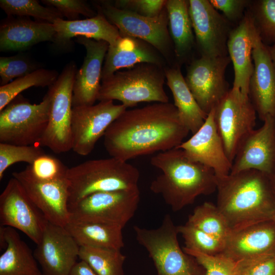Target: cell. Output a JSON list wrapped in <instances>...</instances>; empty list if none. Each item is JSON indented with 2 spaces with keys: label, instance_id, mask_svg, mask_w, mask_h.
Returning a JSON list of instances; mask_svg holds the SVG:
<instances>
[{
  "label": "cell",
  "instance_id": "6da1fadb",
  "mask_svg": "<svg viewBox=\"0 0 275 275\" xmlns=\"http://www.w3.org/2000/svg\"><path fill=\"white\" fill-rule=\"evenodd\" d=\"M189 132L174 104L155 102L125 110L107 128L103 144L111 157L127 161L176 148Z\"/></svg>",
  "mask_w": 275,
  "mask_h": 275
},
{
  "label": "cell",
  "instance_id": "7a4b0ae2",
  "mask_svg": "<svg viewBox=\"0 0 275 275\" xmlns=\"http://www.w3.org/2000/svg\"><path fill=\"white\" fill-rule=\"evenodd\" d=\"M216 190V206L230 230L274 219L275 194L268 174L256 170L230 173L217 178Z\"/></svg>",
  "mask_w": 275,
  "mask_h": 275
},
{
  "label": "cell",
  "instance_id": "3957f363",
  "mask_svg": "<svg viewBox=\"0 0 275 275\" xmlns=\"http://www.w3.org/2000/svg\"><path fill=\"white\" fill-rule=\"evenodd\" d=\"M161 173L151 183L150 189L160 195L174 211L192 204L201 195L217 189V178L210 168L189 159L180 148L160 152L150 160Z\"/></svg>",
  "mask_w": 275,
  "mask_h": 275
},
{
  "label": "cell",
  "instance_id": "277c9868",
  "mask_svg": "<svg viewBox=\"0 0 275 275\" xmlns=\"http://www.w3.org/2000/svg\"><path fill=\"white\" fill-rule=\"evenodd\" d=\"M140 173L127 161L110 157L88 160L68 168V205L95 193L139 188Z\"/></svg>",
  "mask_w": 275,
  "mask_h": 275
},
{
  "label": "cell",
  "instance_id": "5b68a950",
  "mask_svg": "<svg viewBox=\"0 0 275 275\" xmlns=\"http://www.w3.org/2000/svg\"><path fill=\"white\" fill-rule=\"evenodd\" d=\"M164 68L144 63L118 71L101 81L97 100H117L127 108L143 102H169Z\"/></svg>",
  "mask_w": 275,
  "mask_h": 275
},
{
  "label": "cell",
  "instance_id": "8992f818",
  "mask_svg": "<svg viewBox=\"0 0 275 275\" xmlns=\"http://www.w3.org/2000/svg\"><path fill=\"white\" fill-rule=\"evenodd\" d=\"M133 230L136 241L152 260L157 275H204L196 260L181 249L177 226L170 215L166 214L157 228L134 226Z\"/></svg>",
  "mask_w": 275,
  "mask_h": 275
},
{
  "label": "cell",
  "instance_id": "52a82bcc",
  "mask_svg": "<svg viewBox=\"0 0 275 275\" xmlns=\"http://www.w3.org/2000/svg\"><path fill=\"white\" fill-rule=\"evenodd\" d=\"M77 71L74 62L67 64L47 92L50 98L48 121L39 145L57 154L72 150V95Z\"/></svg>",
  "mask_w": 275,
  "mask_h": 275
},
{
  "label": "cell",
  "instance_id": "ba28073f",
  "mask_svg": "<svg viewBox=\"0 0 275 275\" xmlns=\"http://www.w3.org/2000/svg\"><path fill=\"white\" fill-rule=\"evenodd\" d=\"M50 98L47 93L39 104L19 94L0 111V143L29 146L39 144L46 130Z\"/></svg>",
  "mask_w": 275,
  "mask_h": 275
},
{
  "label": "cell",
  "instance_id": "9c48e42d",
  "mask_svg": "<svg viewBox=\"0 0 275 275\" xmlns=\"http://www.w3.org/2000/svg\"><path fill=\"white\" fill-rule=\"evenodd\" d=\"M94 5L97 11L118 29L121 36L133 37L148 43L162 54L169 65L175 59L166 6L158 16L148 17L119 9L109 1L94 2Z\"/></svg>",
  "mask_w": 275,
  "mask_h": 275
},
{
  "label": "cell",
  "instance_id": "30bf717a",
  "mask_svg": "<svg viewBox=\"0 0 275 275\" xmlns=\"http://www.w3.org/2000/svg\"><path fill=\"white\" fill-rule=\"evenodd\" d=\"M140 200L139 188L95 193L68 205L70 220L124 228L134 215Z\"/></svg>",
  "mask_w": 275,
  "mask_h": 275
},
{
  "label": "cell",
  "instance_id": "8fae6325",
  "mask_svg": "<svg viewBox=\"0 0 275 275\" xmlns=\"http://www.w3.org/2000/svg\"><path fill=\"white\" fill-rule=\"evenodd\" d=\"M213 109L217 130L232 163L241 140L254 129L256 110L248 95L233 88Z\"/></svg>",
  "mask_w": 275,
  "mask_h": 275
},
{
  "label": "cell",
  "instance_id": "7c38bea8",
  "mask_svg": "<svg viewBox=\"0 0 275 275\" xmlns=\"http://www.w3.org/2000/svg\"><path fill=\"white\" fill-rule=\"evenodd\" d=\"M229 56H200L186 68V84L201 108L207 114L213 109L230 90L226 79Z\"/></svg>",
  "mask_w": 275,
  "mask_h": 275
},
{
  "label": "cell",
  "instance_id": "4fadbf2b",
  "mask_svg": "<svg viewBox=\"0 0 275 275\" xmlns=\"http://www.w3.org/2000/svg\"><path fill=\"white\" fill-rule=\"evenodd\" d=\"M127 109L122 104H115L112 100L73 107L72 150L79 155H89L109 126Z\"/></svg>",
  "mask_w": 275,
  "mask_h": 275
},
{
  "label": "cell",
  "instance_id": "5bb4252c",
  "mask_svg": "<svg viewBox=\"0 0 275 275\" xmlns=\"http://www.w3.org/2000/svg\"><path fill=\"white\" fill-rule=\"evenodd\" d=\"M188 11L200 56H228L227 43L235 26L208 0H188Z\"/></svg>",
  "mask_w": 275,
  "mask_h": 275
},
{
  "label": "cell",
  "instance_id": "9a60e30c",
  "mask_svg": "<svg viewBox=\"0 0 275 275\" xmlns=\"http://www.w3.org/2000/svg\"><path fill=\"white\" fill-rule=\"evenodd\" d=\"M47 222L19 181L10 179L0 195L1 226L19 230L37 244Z\"/></svg>",
  "mask_w": 275,
  "mask_h": 275
},
{
  "label": "cell",
  "instance_id": "2e32d148",
  "mask_svg": "<svg viewBox=\"0 0 275 275\" xmlns=\"http://www.w3.org/2000/svg\"><path fill=\"white\" fill-rule=\"evenodd\" d=\"M222 253L236 263L275 256V220L231 230Z\"/></svg>",
  "mask_w": 275,
  "mask_h": 275
},
{
  "label": "cell",
  "instance_id": "e0dca14e",
  "mask_svg": "<svg viewBox=\"0 0 275 275\" xmlns=\"http://www.w3.org/2000/svg\"><path fill=\"white\" fill-rule=\"evenodd\" d=\"M79 246L65 227L47 222L34 255L44 275H69Z\"/></svg>",
  "mask_w": 275,
  "mask_h": 275
},
{
  "label": "cell",
  "instance_id": "ac0fdd59",
  "mask_svg": "<svg viewBox=\"0 0 275 275\" xmlns=\"http://www.w3.org/2000/svg\"><path fill=\"white\" fill-rule=\"evenodd\" d=\"M46 221L65 227L70 221L68 208L69 184L67 179L43 182L30 176L23 170L12 173Z\"/></svg>",
  "mask_w": 275,
  "mask_h": 275
},
{
  "label": "cell",
  "instance_id": "d6986e66",
  "mask_svg": "<svg viewBox=\"0 0 275 275\" xmlns=\"http://www.w3.org/2000/svg\"><path fill=\"white\" fill-rule=\"evenodd\" d=\"M263 122L241 140L230 173L256 170L269 175L275 168V119L268 116Z\"/></svg>",
  "mask_w": 275,
  "mask_h": 275
},
{
  "label": "cell",
  "instance_id": "ffe728a7",
  "mask_svg": "<svg viewBox=\"0 0 275 275\" xmlns=\"http://www.w3.org/2000/svg\"><path fill=\"white\" fill-rule=\"evenodd\" d=\"M177 148L183 150L191 160L212 169L217 178L224 177L230 173L232 163L227 155L217 130L213 109L201 128Z\"/></svg>",
  "mask_w": 275,
  "mask_h": 275
},
{
  "label": "cell",
  "instance_id": "44dd1931",
  "mask_svg": "<svg viewBox=\"0 0 275 275\" xmlns=\"http://www.w3.org/2000/svg\"><path fill=\"white\" fill-rule=\"evenodd\" d=\"M254 70L249 85V97L259 118L270 116L275 119V63L268 46L258 35L252 51Z\"/></svg>",
  "mask_w": 275,
  "mask_h": 275
},
{
  "label": "cell",
  "instance_id": "7402d4cb",
  "mask_svg": "<svg viewBox=\"0 0 275 275\" xmlns=\"http://www.w3.org/2000/svg\"><path fill=\"white\" fill-rule=\"evenodd\" d=\"M76 42L85 47L86 54L75 75L72 107L92 105L97 100L103 64L109 44L103 40L84 37H78Z\"/></svg>",
  "mask_w": 275,
  "mask_h": 275
},
{
  "label": "cell",
  "instance_id": "603a6c76",
  "mask_svg": "<svg viewBox=\"0 0 275 275\" xmlns=\"http://www.w3.org/2000/svg\"><path fill=\"white\" fill-rule=\"evenodd\" d=\"M259 35L248 9L241 21L231 30L227 43L228 54L233 63V88L248 95L250 78L254 70L252 51Z\"/></svg>",
  "mask_w": 275,
  "mask_h": 275
},
{
  "label": "cell",
  "instance_id": "cb8c5ba5",
  "mask_svg": "<svg viewBox=\"0 0 275 275\" xmlns=\"http://www.w3.org/2000/svg\"><path fill=\"white\" fill-rule=\"evenodd\" d=\"M147 63L166 67L168 63L153 46L141 39L121 36L108 46L102 70L101 81L123 68Z\"/></svg>",
  "mask_w": 275,
  "mask_h": 275
},
{
  "label": "cell",
  "instance_id": "d4e9b609",
  "mask_svg": "<svg viewBox=\"0 0 275 275\" xmlns=\"http://www.w3.org/2000/svg\"><path fill=\"white\" fill-rule=\"evenodd\" d=\"M55 35L52 23L7 16L1 22L0 50L22 51L41 42H53Z\"/></svg>",
  "mask_w": 275,
  "mask_h": 275
},
{
  "label": "cell",
  "instance_id": "484cf974",
  "mask_svg": "<svg viewBox=\"0 0 275 275\" xmlns=\"http://www.w3.org/2000/svg\"><path fill=\"white\" fill-rule=\"evenodd\" d=\"M97 12L94 17L82 20H56L53 23L56 31L53 44L59 48L67 49L71 46V38L84 37L114 44L121 37L118 29L101 12Z\"/></svg>",
  "mask_w": 275,
  "mask_h": 275
},
{
  "label": "cell",
  "instance_id": "4316f807",
  "mask_svg": "<svg viewBox=\"0 0 275 275\" xmlns=\"http://www.w3.org/2000/svg\"><path fill=\"white\" fill-rule=\"evenodd\" d=\"M180 66L175 64L164 68L167 84L181 122L193 134L203 125L208 114L201 108L189 90Z\"/></svg>",
  "mask_w": 275,
  "mask_h": 275
},
{
  "label": "cell",
  "instance_id": "83f0119b",
  "mask_svg": "<svg viewBox=\"0 0 275 275\" xmlns=\"http://www.w3.org/2000/svg\"><path fill=\"white\" fill-rule=\"evenodd\" d=\"M7 244L0 256V275H44L34 253L15 229L0 227Z\"/></svg>",
  "mask_w": 275,
  "mask_h": 275
},
{
  "label": "cell",
  "instance_id": "f1b7e54d",
  "mask_svg": "<svg viewBox=\"0 0 275 275\" xmlns=\"http://www.w3.org/2000/svg\"><path fill=\"white\" fill-rule=\"evenodd\" d=\"M168 29L177 64L185 62L196 46L195 37L188 11V0H167Z\"/></svg>",
  "mask_w": 275,
  "mask_h": 275
},
{
  "label": "cell",
  "instance_id": "f546056e",
  "mask_svg": "<svg viewBox=\"0 0 275 275\" xmlns=\"http://www.w3.org/2000/svg\"><path fill=\"white\" fill-rule=\"evenodd\" d=\"M65 228L79 246L121 250L124 246L123 228L119 226L70 220Z\"/></svg>",
  "mask_w": 275,
  "mask_h": 275
},
{
  "label": "cell",
  "instance_id": "4dcf8cb0",
  "mask_svg": "<svg viewBox=\"0 0 275 275\" xmlns=\"http://www.w3.org/2000/svg\"><path fill=\"white\" fill-rule=\"evenodd\" d=\"M78 257L98 275H124L126 256L121 250L102 247L79 246Z\"/></svg>",
  "mask_w": 275,
  "mask_h": 275
},
{
  "label": "cell",
  "instance_id": "1f68e13d",
  "mask_svg": "<svg viewBox=\"0 0 275 275\" xmlns=\"http://www.w3.org/2000/svg\"><path fill=\"white\" fill-rule=\"evenodd\" d=\"M186 223L224 243L230 231L226 218L216 205L207 202L197 206Z\"/></svg>",
  "mask_w": 275,
  "mask_h": 275
},
{
  "label": "cell",
  "instance_id": "d6a6232c",
  "mask_svg": "<svg viewBox=\"0 0 275 275\" xmlns=\"http://www.w3.org/2000/svg\"><path fill=\"white\" fill-rule=\"evenodd\" d=\"M59 75L55 70L41 68L26 76L1 86L0 111L26 89L32 87H49L55 82Z\"/></svg>",
  "mask_w": 275,
  "mask_h": 275
},
{
  "label": "cell",
  "instance_id": "836d02e7",
  "mask_svg": "<svg viewBox=\"0 0 275 275\" xmlns=\"http://www.w3.org/2000/svg\"><path fill=\"white\" fill-rule=\"evenodd\" d=\"M261 41L275 44V0L251 1L248 8Z\"/></svg>",
  "mask_w": 275,
  "mask_h": 275
},
{
  "label": "cell",
  "instance_id": "e575fe53",
  "mask_svg": "<svg viewBox=\"0 0 275 275\" xmlns=\"http://www.w3.org/2000/svg\"><path fill=\"white\" fill-rule=\"evenodd\" d=\"M0 7L7 16H31L52 24L59 18L63 19L56 9L43 6L36 0H1Z\"/></svg>",
  "mask_w": 275,
  "mask_h": 275
},
{
  "label": "cell",
  "instance_id": "d590c367",
  "mask_svg": "<svg viewBox=\"0 0 275 275\" xmlns=\"http://www.w3.org/2000/svg\"><path fill=\"white\" fill-rule=\"evenodd\" d=\"M178 233L184 240V248L209 255L222 253L224 242L186 223L177 226Z\"/></svg>",
  "mask_w": 275,
  "mask_h": 275
},
{
  "label": "cell",
  "instance_id": "8d00e7d4",
  "mask_svg": "<svg viewBox=\"0 0 275 275\" xmlns=\"http://www.w3.org/2000/svg\"><path fill=\"white\" fill-rule=\"evenodd\" d=\"M68 169L60 159L45 153L24 170L36 180L50 182L66 179Z\"/></svg>",
  "mask_w": 275,
  "mask_h": 275
},
{
  "label": "cell",
  "instance_id": "74e56055",
  "mask_svg": "<svg viewBox=\"0 0 275 275\" xmlns=\"http://www.w3.org/2000/svg\"><path fill=\"white\" fill-rule=\"evenodd\" d=\"M44 151L35 145L21 146L0 143V180L5 171L14 163L24 162L31 164Z\"/></svg>",
  "mask_w": 275,
  "mask_h": 275
},
{
  "label": "cell",
  "instance_id": "f35d334b",
  "mask_svg": "<svg viewBox=\"0 0 275 275\" xmlns=\"http://www.w3.org/2000/svg\"><path fill=\"white\" fill-rule=\"evenodd\" d=\"M29 56L22 52L13 56L1 57V86L9 84L14 78L23 77L41 68Z\"/></svg>",
  "mask_w": 275,
  "mask_h": 275
},
{
  "label": "cell",
  "instance_id": "ab89813d",
  "mask_svg": "<svg viewBox=\"0 0 275 275\" xmlns=\"http://www.w3.org/2000/svg\"><path fill=\"white\" fill-rule=\"evenodd\" d=\"M183 250L196 260L204 275H236L237 263L222 253L209 255L184 247Z\"/></svg>",
  "mask_w": 275,
  "mask_h": 275
},
{
  "label": "cell",
  "instance_id": "60d3db41",
  "mask_svg": "<svg viewBox=\"0 0 275 275\" xmlns=\"http://www.w3.org/2000/svg\"><path fill=\"white\" fill-rule=\"evenodd\" d=\"M42 3L56 9L68 20H76L80 15L93 17L97 13L83 0H43Z\"/></svg>",
  "mask_w": 275,
  "mask_h": 275
},
{
  "label": "cell",
  "instance_id": "b9f144b4",
  "mask_svg": "<svg viewBox=\"0 0 275 275\" xmlns=\"http://www.w3.org/2000/svg\"><path fill=\"white\" fill-rule=\"evenodd\" d=\"M166 3L167 0H117L113 5L143 16L155 17L161 13Z\"/></svg>",
  "mask_w": 275,
  "mask_h": 275
},
{
  "label": "cell",
  "instance_id": "7bdbcfd3",
  "mask_svg": "<svg viewBox=\"0 0 275 275\" xmlns=\"http://www.w3.org/2000/svg\"><path fill=\"white\" fill-rule=\"evenodd\" d=\"M217 10H219L226 19L234 25L238 24L244 17L251 1L209 0Z\"/></svg>",
  "mask_w": 275,
  "mask_h": 275
},
{
  "label": "cell",
  "instance_id": "ee69618b",
  "mask_svg": "<svg viewBox=\"0 0 275 275\" xmlns=\"http://www.w3.org/2000/svg\"><path fill=\"white\" fill-rule=\"evenodd\" d=\"M237 263L250 275H275V256Z\"/></svg>",
  "mask_w": 275,
  "mask_h": 275
},
{
  "label": "cell",
  "instance_id": "f6af8a7d",
  "mask_svg": "<svg viewBox=\"0 0 275 275\" xmlns=\"http://www.w3.org/2000/svg\"><path fill=\"white\" fill-rule=\"evenodd\" d=\"M69 275H98L85 261L80 260L75 264Z\"/></svg>",
  "mask_w": 275,
  "mask_h": 275
},
{
  "label": "cell",
  "instance_id": "bcb514c9",
  "mask_svg": "<svg viewBox=\"0 0 275 275\" xmlns=\"http://www.w3.org/2000/svg\"><path fill=\"white\" fill-rule=\"evenodd\" d=\"M236 275H250L247 270L241 265L237 263Z\"/></svg>",
  "mask_w": 275,
  "mask_h": 275
},
{
  "label": "cell",
  "instance_id": "7dc6e473",
  "mask_svg": "<svg viewBox=\"0 0 275 275\" xmlns=\"http://www.w3.org/2000/svg\"><path fill=\"white\" fill-rule=\"evenodd\" d=\"M268 175L270 180L273 191L275 194V168L272 171V172Z\"/></svg>",
  "mask_w": 275,
  "mask_h": 275
},
{
  "label": "cell",
  "instance_id": "c3c4849f",
  "mask_svg": "<svg viewBox=\"0 0 275 275\" xmlns=\"http://www.w3.org/2000/svg\"><path fill=\"white\" fill-rule=\"evenodd\" d=\"M268 48L271 59L275 63V44L271 46H268Z\"/></svg>",
  "mask_w": 275,
  "mask_h": 275
},
{
  "label": "cell",
  "instance_id": "681fc988",
  "mask_svg": "<svg viewBox=\"0 0 275 275\" xmlns=\"http://www.w3.org/2000/svg\"><path fill=\"white\" fill-rule=\"evenodd\" d=\"M274 220H275V217H274Z\"/></svg>",
  "mask_w": 275,
  "mask_h": 275
}]
</instances>
